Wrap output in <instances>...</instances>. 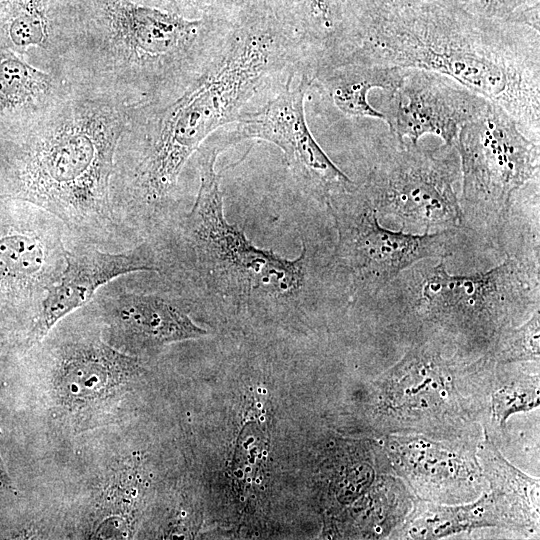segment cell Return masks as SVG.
Here are the masks:
<instances>
[{"instance_id":"6da1fadb","label":"cell","mask_w":540,"mask_h":540,"mask_svg":"<svg viewBox=\"0 0 540 540\" xmlns=\"http://www.w3.org/2000/svg\"><path fill=\"white\" fill-rule=\"evenodd\" d=\"M304 71L297 40L263 0L229 4L217 43L188 84L132 109L110 180L117 222L146 235L169 219L179 176L199 147Z\"/></svg>"},{"instance_id":"7a4b0ae2","label":"cell","mask_w":540,"mask_h":540,"mask_svg":"<svg viewBox=\"0 0 540 540\" xmlns=\"http://www.w3.org/2000/svg\"><path fill=\"white\" fill-rule=\"evenodd\" d=\"M224 150L215 135L199 147L200 184L191 209L177 212L146 240L164 289L187 309L236 315L294 312L321 298L343 297L331 254L302 241L296 258H284L259 248L243 229L228 222L215 171Z\"/></svg>"},{"instance_id":"3957f363","label":"cell","mask_w":540,"mask_h":540,"mask_svg":"<svg viewBox=\"0 0 540 540\" xmlns=\"http://www.w3.org/2000/svg\"><path fill=\"white\" fill-rule=\"evenodd\" d=\"M346 63L445 75L540 140V36L533 27L476 15L455 0H364L352 49L338 65Z\"/></svg>"},{"instance_id":"277c9868","label":"cell","mask_w":540,"mask_h":540,"mask_svg":"<svg viewBox=\"0 0 540 540\" xmlns=\"http://www.w3.org/2000/svg\"><path fill=\"white\" fill-rule=\"evenodd\" d=\"M134 106L67 82L42 112L0 133L4 195L55 215L65 226L68 246H129L112 211L110 180Z\"/></svg>"},{"instance_id":"5b68a950","label":"cell","mask_w":540,"mask_h":540,"mask_svg":"<svg viewBox=\"0 0 540 540\" xmlns=\"http://www.w3.org/2000/svg\"><path fill=\"white\" fill-rule=\"evenodd\" d=\"M223 24L220 7L192 20L132 0H67L58 76L131 105L160 100L200 70Z\"/></svg>"},{"instance_id":"8992f818","label":"cell","mask_w":540,"mask_h":540,"mask_svg":"<svg viewBox=\"0 0 540 540\" xmlns=\"http://www.w3.org/2000/svg\"><path fill=\"white\" fill-rule=\"evenodd\" d=\"M381 293L393 296L421 324L489 355L504 329L539 308V254H508L490 270L469 275L449 273L443 259L423 260Z\"/></svg>"},{"instance_id":"52a82bcc","label":"cell","mask_w":540,"mask_h":540,"mask_svg":"<svg viewBox=\"0 0 540 540\" xmlns=\"http://www.w3.org/2000/svg\"><path fill=\"white\" fill-rule=\"evenodd\" d=\"M489 355L475 361L445 357L427 340L414 345L377 380L376 426L387 434L460 438L483 412L488 393L464 394V387L493 378Z\"/></svg>"},{"instance_id":"ba28073f","label":"cell","mask_w":540,"mask_h":540,"mask_svg":"<svg viewBox=\"0 0 540 540\" xmlns=\"http://www.w3.org/2000/svg\"><path fill=\"white\" fill-rule=\"evenodd\" d=\"M324 203L337 232L333 273L350 302L378 296L412 265L444 259L460 244V229L413 234L382 227L371 201L354 181L333 191Z\"/></svg>"},{"instance_id":"9c48e42d","label":"cell","mask_w":540,"mask_h":540,"mask_svg":"<svg viewBox=\"0 0 540 540\" xmlns=\"http://www.w3.org/2000/svg\"><path fill=\"white\" fill-rule=\"evenodd\" d=\"M454 146L461 170L463 228L498 241L516 192L531 181L539 182V142L523 134L501 106L487 100L462 126Z\"/></svg>"},{"instance_id":"30bf717a","label":"cell","mask_w":540,"mask_h":540,"mask_svg":"<svg viewBox=\"0 0 540 540\" xmlns=\"http://www.w3.org/2000/svg\"><path fill=\"white\" fill-rule=\"evenodd\" d=\"M455 146L426 149L389 134L359 183L377 215L400 231L429 234L463 228Z\"/></svg>"},{"instance_id":"8fae6325","label":"cell","mask_w":540,"mask_h":540,"mask_svg":"<svg viewBox=\"0 0 540 540\" xmlns=\"http://www.w3.org/2000/svg\"><path fill=\"white\" fill-rule=\"evenodd\" d=\"M311 84L307 75L289 79L262 106L220 129V134L227 148L249 139L274 144L299 188L324 203L333 191L353 180L334 164L308 127L304 104Z\"/></svg>"},{"instance_id":"7c38bea8","label":"cell","mask_w":540,"mask_h":540,"mask_svg":"<svg viewBox=\"0 0 540 540\" xmlns=\"http://www.w3.org/2000/svg\"><path fill=\"white\" fill-rule=\"evenodd\" d=\"M487 99L453 79L426 70L406 69L398 86L386 92L381 111L389 134L417 144L434 135L453 145L462 126L474 119Z\"/></svg>"},{"instance_id":"4fadbf2b","label":"cell","mask_w":540,"mask_h":540,"mask_svg":"<svg viewBox=\"0 0 540 540\" xmlns=\"http://www.w3.org/2000/svg\"><path fill=\"white\" fill-rule=\"evenodd\" d=\"M383 450L392 469L414 494L434 503H461L484 488V474L470 440L435 441L419 435L390 434Z\"/></svg>"},{"instance_id":"5bb4252c","label":"cell","mask_w":540,"mask_h":540,"mask_svg":"<svg viewBox=\"0 0 540 540\" xmlns=\"http://www.w3.org/2000/svg\"><path fill=\"white\" fill-rule=\"evenodd\" d=\"M138 272H157L146 241L115 252L92 245H69L64 269L48 289L36 316L33 341L44 339L62 319L87 305L104 285Z\"/></svg>"},{"instance_id":"9a60e30c","label":"cell","mask_w":540,"mask_h":540,"mask_svg":"<svg viewBox=\"0 0 540 540\" xmlns=\"http://www.w3.org/2000/svg\"><path fill=\"white\" fill-rule=\"evenodd\" d=\"M90 302L114 333L137 348H157L207 335L192 321L183 302L166 290L138 291L117 278L101 287Z\"/></svg>"},{"instance_id":"2e32d148","label":"cell","mask_w":540,"mask_h":540,"mask_svg":"<svg viewBox=\"0 0 540 540\" xmlns=\"http://www.w3.org/2000/svg\"><path fill=\"white\" fill-rule=\"evenodd\" d=\"M263 1L298 41L313 81L348 54L364 0Z\"/></svg>"},{"instance_id":"e0dca14e","label":"cell","mask_w":540,"mask_h":540,"mask_svg":"<svg viewBox=\"0 0 540 540\" xmlns=\"http://www.w3.org/2000/svg\"><path fill=\"white\" fill-rule=\"evenodd\" d=\"M67 0H2L0 45L58 75Z\"/></svg>"},{"instance_id":"ac0fdd59","label":"cell","mask_w":540,"mask_h":540,"mask_svg":"<svg viewBox=\"0 0 540 540\" xmlns=\"http://www.w3.org/2000/svg\"><path fill=\"white\" fill-rule=\"evenodd\" d=\"M67 82L0 45V133L22 126L54 102Z\"/></svg>"},{"instance_id":"d6986e66","label":"cell","mask_w":540,"mask_h":540,"mask_svg":"<svg viewBox=\"0 0 540 540\" xmlns=\"http://www.w3.org/2000/svg\"><path fill=\"white\" fill-rule=\"evenodd\" d=\"M476 454L505 528L525 534L538 531V479L530 478L507 462L489 439L479 443Z\"/></svg>"},{"instance_id":"ffe728a7","label":"cell","mask_w":540,"mask_h":540,"mask_svg":"<svg viewBox=\"0 0 540 540\" xmlns=\"http://www.w3.org/2000/svg\"><path fill=\"white\" fill-rule=\"evenodd\" d=\"M405 72L402 68L346 63L317 74L311 87L316 86L346 116L384 121L383 113L370 104L368 94L374 89H395Z\"/></svg>"},{"instance_id":"44dd1931","label":"cell","mask_w":540,"mask_h":540,"mask_svg":"<svg viewBox=\"0 0 540 540\" xmlns=\"http://www.w3.org/2000/svg\"><path fill=\"white\" fill-rule=\"evenodd\" d=\"M488 526L504 527L500 509L491 492L470 504L442 505L419 500L396 536L401 539H437Z\"/></svg>"},{"instance_id":"7402d4cb","label":"cell","mask_w":540,"mask_h":540,"mask_svg":"<svg viewBox=\"0 0 540 540\" xmlns=\"http://www.w3.org/2000/svg\"><path fill=\"white\" fill-rule=\"evenodd\" d=\"M488 414L493 428H503L507 418L519 411L539 405V377L516 376L489 395Z\"/></svg>"},{"instance_id":"603a6c76","label":"cell","mask_w":540,"mask_h":540,"mask_svg":"<svg viewBox=\"0 0 540 540\" xmlns=\"http://www.w3.org/2000/svg\"><path fill=\"white\" fill-rule=\"evenodd\" d=\"M540 316L537 308L519 327H508L498 336L489 356L496 364L539 362Z\"/></svg>"},{"instance_id":"cb8c5ba5","label":"cell","mask_w":540,"mask_h":540,"mask_svg":"<svg viewBox=\"0 0 540 540\" xmlns=\"http://www.w3.org/2000/svg\"><path fill=\"white\" fill-rule=\"evenodd\" d=\"M186 19H200L209 14L222 0H132Z\"/></svg>"},{"instance_id":"d4e9b609","label":"cell","mask_w":540,"mask_h":540,"mask_svg":"<svg viewBox=\"0 0 540 540\" xmlns=\"http://www.w3.org/2000/svg\"><path fill=\"white\" fill-rule=\"evenodd\" d=\"M0 485L10 487V481L7 474L5 473L1 459H0Z\"/></svg>"},{"instance_id":"484cf974","label":"cell","mask_w":540,"mask_h":540,"mask_svg":"<svg viewBox=\"0 0 540 540\" xmlns=\"http://www.w3.org/2000/svg\"><path fill=\"white\" fill-rule=\"evenodd\" d=\"M236 1H240V0H236Z\"/></svg>"},{"instance_id":"4316f807","label":"cell","mask_w":540,"mask_h":540,"mask_svg":"<svg viewBox=\"0 0 540 540\" xmlns=\"http://www.w3.org/2000/svg\"><path fill=\"white\" fill-rule=\"evenodd\" d=\"M1 1H2V0H0V2H1Z\"/></svg>"}]
</instances>
